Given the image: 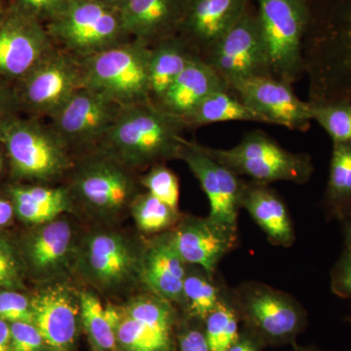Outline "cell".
I'll use <instances>...</instances> for the list:
<instances>
[{
  "instance_id": "obj_1",
  "label": "cell",
  "mask_w": 351,
  "mask_h": 351,
  "mask_svg": "<svg viewBox=\"0 0 351 351\" xmlns=\"http://www.w3.org/2000/svg\"><path fill=\"white\" fill-rule=\"evenodd\" d=\"M302 61L309 101H351V0L311 9Z\"/></svg>"
},
{
  "instance_id": "obj_2",
  "label": "cell",
  "mask_w": 351,
  "mask_h": 351,
  "mask_svg": "<svg viewBox=\"0 0 351 351\" xmlns=\"http://www.w3.org/2000/svg\"><path fill=\"white\" fill-rule=\"evenodd\" d=\"M184 119L152 101L122 108L112 128L95 149L127 169H149L179 159L184 143Z\"/></svg>"
},
{
  "instance_id": "obj_3",
  "label": "cell",
  "mask_w": 351,
  "mask_h": 351,
  "mask_svg": "<svg viewBox=\"0 0 351 351\" xmlns=\"http://www.w3.org/2000/svg\"><path fill=\"white\" fill-rule=\"evenodd\" d=\"M145 243L119 230L100 228L78 240L75 271L105 295H120L143 286Z\"/></svg>"
},
{
  "instance_id": "obj_4",
  "label": "cell",
  "mask_w": 351,
  "mask_h": 351,
  "mask_svg": "<svg viewBox=\"0 0 351 351\" xmlns=\"http://www.w3.org/2000/svg\"><path fill=\"white\" fill-rule=\"evenodd\" d=\"M3 145L14 177L41 184L59 181L75 165V156L49 125L38 119L11 117L0 125Z\"/></svg>"
},
{
  "instance_id": "obj_5",
  "label": "cell",
  "mask_w": 351,
  "mask_h": 351,
  "mask_svg": "<svg viewBox=\"0 0 351 351\" xmlns=\"http://www.w3.org/2000/svg\"><path fill=\"white\" fill-rule=\"evenodd\" d=\"M133 173L93 149L75 159L66 186L75 205L77 203L93 218L110 221L130 210L140 193V182L136 181Z\"/></svg>"
},
{
  "instance_id": "obj_6",
  "label": "cell",
  "mask_w": 351,
  "mask_h": 351,
  "mask_svg": "<svg viewBox=\"0 0 351 351\" xmlns=\"http://www.w3.org/2000/svg\"><path fill=\"white\" fill-rule=\"evenodd\" d=\"M149 56L151 46L131 38L80 60L82 87L122 108L149 103Z\"/></svg>"
},
{
  "instance_id": "obj_7",
  "label": "cell",
  "mask_w": 351,
  "mask_h": 351,
  "mask_svg": "<svg viewBox=\"0 0 351 351\" xmlns=\"http://www.w3.org/2000/svg\"><path fill=\"white\" fill-rule=\"evenodd\" d=\"M233 302L243 327L263 346H285L306 330L304 307L292 295L258 281H245L232 289Z\"/></svg>"
},
{
  "instance_id": "obj_8",
  "label": "cell",
  "mask_w": 351,
  "mask_h": 351,
  "mask_svg": "<svg viewBox=\"0 0 351 351\" xmlns=\"http://www.w3.org/2000/svg\"><path fill=\"white\" fill-rule=\"evenodd\" d=\"M206 151L239 177L258 184L276 182L306 184L314 173L313 158L304 152H292L281 147L262 130L247 132L230 149L206 147Z\"/></svg>"
},
{
  "instance_id": "obj_9",
  "label": "cell",
  "mask_w": 351,
  "mask_h": 351,
  "mask_svg": "<svg viewBox=\"0 0 351 351\" xmlns=\"http://www.w3.org/2000/svg\"><path fill=\"white\" fill-rule=\"evenodd\" d=\"M256 1L270 75L293 85L304 76L302 46L311 16V0Z\"/></svg>"
},
{
  "instance_id": "obj_10",
  "label": "cell",
  "mask_w": 351,
  "mask_h": 351,
  "mask_svg": "<svg viewBox=\"0 0 351 351\" xmlns=\"http://www.w3.org/2000/svg\"><path fill=\"white\" fill-rule=\"evenodd\" d=\"M45 27L55 45L78 60L131 39L124 31L119 9L100 0H69Z\"/></svg>"
},
{
  "instance_id": "obj_11",
  "label": "cell",
  "mask_w": 351,
  "mask_h": 351,
  "mask_svg": "<svg viewBox=\"0 0 351 351\" xmlns=\"http://www.w3.org/2000/svg\"><path fill=\"white\" fill-rule=\"evenodd\" d=\"M82 87L80 60L55 47L19 80L16 101L36 117L56 114Z\"/></svg>"
},
{
  "instance_id": "obj_12",
  "label": "cell",
  "mask_w": 351,
  "mask_h": 351,
  "mask_svg": "<svg viewBox=\"0 0 351 351\" xmlns=\"http://www.w3.org/2000/svg\"><path fill=\"white\" fill-rule=\"evenodd\" d=\"M19 246L25 272L39 283L60 282L75 271L78 239L66 215L34 226Z\"/></svg>"
},
{
  "instance_id": "obj_13",
  "label": "cell",
  "mask_w": 351,
  "mask_h": 351,
  "mask_svg": "<svg viewBox=\"0 0 351 351\" xmlns=\"http://www.w3.org/2000/svg\"><path fill=\"white\" fill-rule=\"evenodd\" d=\"M202 59L228 85L253 76H271L256 11L249 5Z\"/></svg>"
},
{
  "instance_id": "obj_14",
  "label": "cell",
  "mask_w": 351,
  "mask_h": 351,
  "mask_svg": "<svg viewBox=\"0 0 351 351\" xmlns=\"http://www.w3.org/2000/svg\"><path fill=\"white\" fill-rule=\"evenodd\" d=\"M122 107L87 88L78 89L50 119V126L71 152L97 147L112 128Z\"/></svg>"
},
{
  "instance_id": "obj_15",
  "label": "cell",
  "mask_w": 351,
  "mask_h": 351,
  "mask_svg": "<svg viewBox=\"0 0 351 351\" xmlns=\"http://www.w3.org/2000/svg\"><path fill=\"white\" fill-rule=\"evenodd\" d=\"M179 159L188 165L199 182L210 205L209 218L239 230V214L245 180L214 158L205 145L188 141Z\"/></svg>"
},
{
  "instance_id": "obj_16",
  "label": "cell",
  "mask_w": 351,
  "mask_h": 351,
  "mask_svg": "<svg viewBox=\"0 0 351 351\" xmlns=\"http://www.w3.org/2000/svg\"><path fill=\"white\" fill-rule=\"evenodd\" d=\"M228 87L263 123L306 132L311 127L309 103L302 101L292 85L270 75L253 76L230 83Z\"/></svg>"
},
{
  "instance_id": "obj_17",
  "label": "cell",
  "mask_w": 351,
  "mask_h": 351,
  "mask_svg": "<svg viewBox=\"0 0 351 351\" xmlns=\"http://www.w3.org/2000/svg\"><path fill=\"white\" fill-rule=\"evenodd\" d=\"M34 324L47 351H73L80 318V292L60 281L45 284L32 295Z\"/></svg>"
},
{
  "instance_id": "obj_18",
  "label": "cell",
  "mask_w": 351,
  "mask_h": 351,
  "mask_svg": "<svg viewBox=\"0 0 351 351\" xmlns=\"http://www.w3.org/2000/svg\"><path fill=\"white\" fill-rule=\"evenodd\" d=\"M54 47L45 25L9 6L0 21V76L21 80Z\"/></svg>"
},
{
  "instance_id": "obj_19",
  "label": "cell",
  "mask_w": 351,
  "mask_h": 351,
  "mask_svg": "<svg viewBox=\"0 0 351 351\" xmlns=\"http://www.w3.org/2000/svg\"><path fill=\"white\" fill-rule=\"evenodd\" d=\"M172 233L184 263L210 272H217L221 260L239 244V230L221 225L209 217L182 215Z\"/></svg>"
},
{
  "instance_id": "obj_20",
  "label": "cell",
  "mask_w": 351,
  "mask_h": 351,
  "mask_svg": "<svg viewBox=\"0 0 351 351\" xmlns=\"http://www.w3.org/2000/svg\"><path fill=\"white\" fill-rule=\"evenodd\" d=\"M249 5L250 0H186L179 34L202 58Z\"/></svg>"
},
{
  "instance_id": "obj_21",
  "label": "cell",
  "mask_w": 351,
  "mask_h": 351,
  "mask_svg": "<svg viewBox=\"0 0 351 351\" xmlns=\"http://www.w3.org/2000/svg\"><path fill=\"white\" fill-rule=\"evenodd\" d=\"M186 271V263L177 250L172 230L145 242L143 281L149 292L182 306Z\"/></svg>"
},
{
  "instance_id": "obj_22",
  "label": "cell",
  "mask_w": 351,
  "mask_h": 351,
  "mask_svg": "<svg viewBox=\"0 0 351 351\" xmlns=\"http://www.w3.org/2000/svg\"><path fill=\"white\" fill-rule=\"evenodd\" d=\"M186 0H126L120 9L127 36L147 45L179 34Z\"/></svg>"
},
{
  "instance_id": "obj_23",
  "label": "cell",
  "mask_w": 351,
  "mask_h": 351,
  "mask_svg": "<svg viewBox=\"0 0 351 351\" xmlns=\"http://www.w3.org/2000/svg\"><path fill=\"white\" fill-rule=\"evenodd\" d=\"M241 209L250 215L274 246L289 248L295 243L294 223L287 205L269 184L245 181Z\"/></svg>"
},
{
  "instance_id": "obj_24",
  "label": "cell",
  "mask_w": 351,
  "mask_h": 351,
  "mask_svg": "<svg viewBox=\"0 0 351 351\" xmlns=\"http://www.w3.org/2000/svg\"><path fill=\"white\" fill-rule=\"evenodd\" d=\"M226 88L230 87L225 80L199 57L182 71L156 105L186 120L210 95Z\"/></svg>"
},
{
  "instance_id": "obj_25",
  "label": "cell",
  "mask_w": 351,
  "mask_h": 351,
  "mask_svg": "<svg viewBox=\"0 0 351 351\" xmlns=\"http://www.w3.org/2000/svg\"><path fill=\"white\" fill-rule=\"evenodd\" d=\"M15 215L25 223L43 225L75 209L68 186H13L8 189Z\"/></svg>"
},
{
  "instance_id": "obj_26",
  "label": "cell",
  "mask_w": 351,
  "mask_h": 351,
  "mask_svg": "<svg viewBox=\"0 0 351 351\" xmlns=\"http://www.w3.org/2000/svg\"><path fill=\"white\" fill-rule=\"evenodd\" d=\"M200 54L179 34L151 46L149 80V95L156 104L171 85Z\"/></svg>"
},
{
  "instance_id": "obj_27",
  "label": "cell",
  "mask_w": 351,
  "mask_h": 351,
  "mask_svg": "<svg viewBox=\"0 0 351 351\" xmlns=\"http://www.w3.org/2000/svg\"><path fill=\"white\" fill-rule=\"evenodd\" d=\"M228 289L217 272L208 271L198 265H186L182 307L189 318L203 322L218 306Z\"/></svg>"
},
{
  "instance_id": "obj_28",
  "label": "cell",
  "mask_w": 351,
  "mask_h": 351,
  "mask_svg": "<svg viewBox=\"0 0 351 351\" xmlns=\"http://www.w3.org/2000/svg\"><path fill=\"white\" fill-rule=\"evenodd\" d=\"M324 207L330 219L351 214V142L332 144Z\"/></svg>"
},
{
  "instance_id": "obj_29",
  "label": "cell",
  "mask_w": 351,
  "mask_h": 351,
  "mask_svg": "<svg viewBox=\"0 0 351 351\" xmlns=\"http://www.w3.org/2000/svg\"><path fill=\"white\" fill-rule=\"evenodd\" d=\"M113 330L117 351H171L173 334L134 319L123 306H114Z\"/></svg>"
},
{
  "instance_id": "obj_30",
  "label": "cell",
  "mask_w": 351,
  "mask_h": 351,
  "mask_svg": "<svg viewBox=\"0 0 351 351\" xmlns=\"http://www.w3.org/2000/svg\"><path fill=\"white\" fill-rule=\"evenodd\" d=\"M188 127L209 125L226 121L263 123V119L240 100L230 88L210 95L186 120Z\"/></svg>"
},
{
  "instance_id": "obj_31",
  "label": "cell",
  "mask_w": 351,
  "mask_h": 351,
  "mask_svg": "<svg viewBox=\"0 0 351 351\" xmlns=\"http://www.w3.org/2000/svg\"><path fill=\"white\" fill-rule=\"evenodd\" d=\"M114 306H104L90 291L80 292V318L95 351H117L113 330Z\"/></svg>"
},
{
  "instance_id": "obj_32",
  "label": "cell",
  "mask_w": 351,
  "mask_h": 351,
  "mask_svg": "<svg viewBox=\"0 0 351 351\" xmlns=\"http://www.w3.org/2000/svg\"><path fill=\"white\" fill-rule=\"evenodd\" d=\"M240 318L228 288L218 306L205 320L203 330L211 351H228L239 339Z\"/></svg>"
},
{
  "instance_id": "obj_33",
  "label": "cell",
  "mask_w": 351,
  "mask_h": 351,
  "mask_svg": "<svg viewBox=\"0 0 351 351\" xmlns=\"http://www.w3.org/2000/svg\"><path fill=\"white\" fill-rule=\"evenodd\" d=\"M132 216L138 230L147 234H159L173 230L182 214L147 193H140L130 206Z\"/></svg>"
},
{
  "instance_id": "obj_34",
  "label": "cell",
  "mask_w": 351,
  "mask_h": 351,
  "mask_svg": "<svg viewBox=\"0 0 351 351\" xmlns=\"http://www.w3.org/2000/svg\"><path fill=\"white\" fill-rule=\"evenodd\" d=\"M311 119L317 122L335 143L351 142V101H309Z\"/></svg>"
},
{
  "instance_id": "obj_35",
  "label": "cell",
  "mask_w": 351,
  "mask_h": 351,
  "mask_svg": "<svg viewBox=\"0 0 351 351\" xmlns=\"http://www.w3.org/2000/svg\"><path fill=\"white\" fill-rule=\"evenodd\" d=\"M141 186L159 200L179 210L180 182L177 176L164 163L156 164L138 180Z\"/></svg>"
},
{
  "instance_id": "obj_36",
  "label": "cell",
  "mask_w": 351,
  "mask_h": 351,
  "mask_svg": "<svg viewBox=\"0 0 351 351\" xmlns=\"http://www.w3.org/2000/svg\"><path fill=\"white\" fill-rule=\"evenodd\" d=\"M25 276L19 246L0 232V289L23 290Z\"/></svg>"
},
{
  "instance_id": "obj_37",
  "label": "cell",
  "mask_w": 351,
  "mask_h": 351,
  "mask_svg": "<svg viewBox=\"0 0 351 351\" xmlns=\"http://www.w3.org/2000/svg\"><path fill=\"white\" fill-rule=\"evenodd\" d=\"M0 319L6 322H27L34 324L32 295L20 290L0 289Z\"/></svg>"
},
{
  "instance_id": "obj_38",
  "label": "cell",
  "mask_w": 351,
  "mask_h": 351,
  "mask_svg": "<svg viewBox=\"0 0 351 351\" xmlns=\"http://www.w3.org/2000/svg\"><path fill=\"white\" fill-rule=\"evenodd\" d=\"M9 6L27 17L47 25L64 10L69 0H8Z\"/></svg>"
},
{
  "instance_id": "obj_39",
  "label": "cell",
  "mask_w": 351,
  "mask_h": 351,
  "mask_svg": "<svg viewBox=\"0 0 351 351\" xmlns=\"http://www.w3.org/2000/svg\"><path fill=\"white\" fill-rule=\"evenodd\" d=\"M13 351H47L38 328L32 323H9Z\"/></svg>"
},
{
  "instance_id": "obj_40",
  "label": "cell",
  "mask_w": 351,
  "mask_h": 351,
  "mask_svg": "<svg viewBox=\"0 0 351 351\" xmlns=\"http://www.w3.org/2000/svg\"><path fill=\"white\" fill-rule=\"evenodd\" d=\"M331 290L341 299L351 300V252L346 249L332 267Z\"/></svg>"
},
{
  "instance_id": "obj_41",
  "label": "cell",
  "mask_w": 351,
  "mask_h": 351,
  "mask_svg": "<svg viewBox=\"0 0 351 351\" xmlns=\"http://www.w3.org/2000/svg\"><path fill=\"white\" fill-rule=\"evenodd\" d=\"M179 351H211L208 346L203 323L186 325L178 336Z\"/></svg>"
},
{
  "instance_id": "obj_42",
  "label": "cell",
  "mask_w": 351,
  "mask_h": 351,
  "mask_svg": "<svg viewBox=\"0 0 351 351\" xmlns=\"http://www.w3.org/2000/svg\"><path fill=\"white\" fill-rule=\"evenodd\" d=\"M263 348L265 346L255 335L252 334L246 328L242 327L239 339L228 351H262Z\"/></svg>"
},
{
  "instance_id": "obj_43",
  "label": "cell",
  "mask_w": 351,
  "mask_h": 351,
  "mask_svg": "<svg viewBox=\"0 0 351 351\" xmlns=\"http://www.w3.org/2000/svg\"><path fill=\"white\" fill-rule=\"evenodd\" d=\"M16 103L15 94L11 93L1 82H0V125L11 117L10 110L13 104Z\"/></svg>"
},
{
  "instance_id": "obj_44",
  "label": "cell",
  "mask_w": 351,
  "mask_h": 351,
  "mask_svg": "<svg viewBox=\"0 0 351 351\" xmlns=\"http://www.w3.org/2000/svg\"><path fill=\"white\" fill-rule=\"evenodd\" d=\"M15 209L11 200L0 197V228L8 226L12 221Z\"/></svg>"
},
{
  "instance_id": "obj_45",
  "label": "cell",
  "mask_w": 351,
  "mask_h": 351,
  "mask_svg": "<svg viewBox=\"0 0 351 351\" xmlns=\"http://www.w3.org/2000/svg\"><path fill=\"white\" fill-rule=\"evenodd\" d=\"M0 351H13L9 323L0 319Z\"/></svg>"
},
{
  "instance_id": "obj_46",
  "label": "cell",
  "mask_w": 351,
  "mask_h": 351,
  "mask_svg": "<svg viewBox=\"0 0 351 351\" xmlns=\"http://www.w3.org/2000/svg\"><path fill=\"white\" fill-rule=\"evenodd\" d=\"M343 225V237H345V249L351 252V214L341 221Z\"/></svg>"
},
{
  "instance_id": "obj_47",
  "label": "cell",
  "mask_w": 351,
  "mask_h": 351,
  "mask_svg": "<svg viewBox=\"0 0 351 351\" xmlns=\"http://www.w3.org/2000/svg\"><path fill=\"white\" fill-rule=\"evenodd\" d=\"M104 3L108 4V5L114 7V8L121 9V7L124 5L126 0H100Z\"/></svg>"
},
{
  "instance_id": "obj_48",
  "label": "cell",
  "mask_w": 351,
  "mask_h": 351,
  "mask_svg": "<svg viewBox=\"0 0 351 351\" xmlns=\"http://www.w3.org/2000/svg\"><path fill=\"white\" fill-rule=\"evenodd\" d=\"M293 346H294V351H324L314 346H298L295 343H293Z\"/></svg>"
},
{
  "instance_id": "obj_49",
  "label": "cell",
  "mask_w": 351,
  "mask_h": 351,
  "mask_svg": "<svg viewBox=\"0 0 351 351\" xmlns=\"http://www.w3.org/2000/svg\"><path fill=\"white\" fill-rule=\"evenodd\" d=\"M9 9L8 0H0V21L5 16Z\"/></svg>"
},
{
  "instance_id": "obj_50",
  "label": "cell",
  "mask_w": 351,
  "mask_h": 351,
  "mask_svg": "<svg viewBox=\"0 0 351 351\" xmlns=\"http://www.w3.org/2000/svg\"><path fill=\"white\" fill-rule=\"evenodd\" d=\"M4 166V156L2 154V152L0 151V173L2 172V169H3Z\"/></svg>"
},
{
  "instance_id": "obj_51",
  "label": "cell",
  "mask_w": 351,
  "mask_h": 351,
  "mask_svg": "<svg viewBox=\"0 0 351 351\" xmlns=\"http://www.w3.org/2000/svg\"><path fill=\"white\" fill-rule=\"evenodd\" d=\"M346 321L351 325V317L346 318Z\"/></svg>"
}]
</instances>
